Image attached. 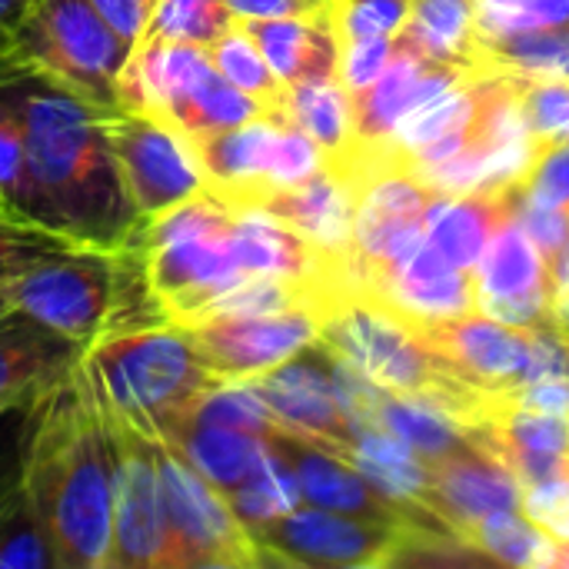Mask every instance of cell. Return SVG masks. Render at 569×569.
Instances as JSON below:
<instances>
[{"instance_id":"cell-1","label":"cell","mask_w":569,"mask_h":569,"mask_svg":"<svg viewBox=\"0 0 569 569\" xmlns=\"http://www.w3.org/2000/svg\"><path fill=\"white\" fill-rule=\"evenodd\" d=\"M117 443L110 403L87 353L40 393L27 437L23 493L60 569H103L113 533Z\"/></svg>"},{"instance_id":"cell-2","label":"cell","mask_w":569,"mask_h":569,"mask_svg":"<svg viewBox=\"0 0 569 569\" xmlns=\"http://www.w3.org/2000/svg\"><path fill=\"white\" fill-rule=\"evenodd\" d=\"M7 80L27 127L33 220L90 250H123L133 243L143 220L103 133V110L33 70Z\"/></svg>"},{"instance_id":"cell-3","label":"cell","mask_w":569,"mask_h":569,"mask_svg":"<svg viewBox=\"0 0 569 569\" xmlns=\"http://www.w3.org/2000/svg\"><path fill=\"white\" fill-rule=\"evenodd\" d=\"M317 343L380 390L417 393L443 403L470 430L487 410L490 390L473 387L423 340L407 313L370 290H337L320 310Z\"/></svg>"},{"instance_id":"cell-4","label":"cell","mask_w":569,"mask_h":569,"mask_svg":"<svg viewBox=\"0 0 569 569\" xmlns=\"http://www.w3.org/2000/svg\"><path fill=\"white\" fill-rule=\"evenodd\" d=\"M3 290L10 307L60 330L83 350L117 330L167 323L137 240L123 250L73 247L23 270Z\"/></svg>"},{"instance_id":"cell-5","label":"cell","mask_w":569,"mask_h":569,"mask_svg":"<svg viewBox=\"0 0 569 569\" xmlns=\"http://www.w3.org/2000/svg\"><path fill=\"white\" fill-rule=\"evenodd\" d=\"M117 417L150 437L177 427L217 380L180 323L117 330L87 350Z\"/></svg>"},{"instance_id":"cell-6","label":"cell","mask_w":569,"mask_h":569,"mask_svg":"<svg viewBox=\"0 0 569 569\" xmlns=\"http://www.w3.org/2000/svg\"><path fill=\"white\" fill-rule=\"evenodd\" d=\"M150 290L170 323H190L247 280L233 253V210L210 190L147 220L137 233Z\"/></svg>"},{"instance_id":"cell-7","label":"cell","mask_w":569,"mask_h":569,"mask_svg":"<svg viewBox=\"0 0 569 569\" xmlns=\"http://www.w3.org/2000/svg\"><path fill=\"white\" fill-rule=\"evenodd\" d=\"M120 110H147L187 140L247 123L267 113L237 90L210 60L207 47L150 40L133 47L120 73Z\"/></svg>"},{"instance_id":"cell-8","label":"cell","mask_w":569,"mask_h":569,"mask_svg":"<svg viewBox=\"0 0 569 569\" xmlns=\"http://www.w3.org/2000/svg\"><path fill=\"white\" fill-rule=\"evenodd\" d=\"M130 50L90 0H33L17 37L13 67L17 73L33 70L113 113L120 110V73Z\"/></svg>"},{"instance_id":"cell-9","label":"cell","mask_w":569,"mask_h":569,"mask_svg":"<svg viewBox=\"0 0 569 569\" xmlns=\"http://www.w3.org/2000/svg\"><path fill=\"white\" fill-rule=\"evenodd\" d=\"M420 530L423 527L350 517L313 503L247 527L260 567L300 569L397 567Z\"/></svg>"},{"instance_id":"cell-10","label":"cell","mask_w":569,"mask_h":569,"mask_svg":"<svg viewBox=\"0 0 569 569\" xmlns=\"http://www.w3.org/2000/svg\"><path fill=\"white\" fill-rule=\"evenodd\" d=\"M157 467L173 543V569H253L257 550L230 500L157 437Z\"/></svg>"},{"instance_id":"cell-11","label":"cell","mask_w":569,"mask_h":569,"mask_svg":"<svg viewBox=\"0 0 569 569\" xmlns=\"http://www.w3.org/2000/svg\"><path fill=\"white\" fill-rule=\"evenodd\" d=\"M103 133L143 223L207 190V177L193 153V143L157 113H103Z\"/></svg>"},{"instance_id":"cell-12","label":"cell","mask_w":569,"mask_h":569,"mask_svg":"<svg viewBox=\"0 0 569 569\" xmlns=\"http://www.w3.org/2000/svg\"><path fill=\"white\" fill-rule=\"evenodd\" d=\"M110 423L117 443V483L113 533L103 569H173V543L157 467V437L117 417L113 407Z\"/></svg>"},{"instance_id":"cell-13","label":"cell","mask_w":569,"mask_h":569,"mask_svg":"<svg viewBox=\"0 0 569 569\" xmlns=\"http://www.w3.org/2000/svg\"><path fill=\"white\" fill-rule=\"evenodd\" d=\"M210 373L247 383L320 340V317L307 307L277 313H210L183 323Z\"/></svg>"},{"instance_id":"cell-14","label":"cell","mask_w":569,"mask_h":569,"mask_svg":"<svg viewBox=\"0 0 569 569\" xmlns=\"http://www.w3.org/2000/svg\"><path fill=\"white\" fill-rule=\"evenodd\" d=\"M247 383L267 403V410L297 437L323 450H333L340 457L350 450L357 437V423L350 420L343 407L337 373H333V357L320 343L307 347L293 360Z\"/></svg>"},{"instance_id":"cell-15","label":"cell","mask_w":569,"mask_h":569,"mask_svg":"<svg viewBox=\"0 0 569 569\" xmlns=\"http://www.w3.org/2000/svg\"><path fill=\"white\" fill-rule=\"evenodd\" d=\"M477 280V310L510 327H540L550 320V283L547 260L520 227L517 217H507L473 270Z\"/></svg>"},{"instance_id":"cell-16","label":"cell","mask_w":569,"mask_h":569,"mask_svg":"<svg viewBox=\"0 0 569 569\" xmlns=\"http://www.w3.org/2000/svg\"><path fill=\"white\" fill-rule=\"evenodd\" d=\"M430 513L457 540L497 513H523V480L480 443L430 463Z\"/></svg>"},{"instance_id":"cell-17","label":"cell","mask_w":569,"mask_h":569,"mask_svg":"<svg viewBox=\"0 0 569 569\" xmlns=\"http://www.w3.org/2000/svg\"><path fill=\"white\" fill-rule=\"evenodd\" d=\"M417 330L473 387L503 393L523 383L527 357H530V330L493 320L483 310H467L443 320H420Z\"/></svg>"},{"instance_id":"cell-18","label":"cell","mask_w":569,"mask_h":569,"mask_svg":"<svg viewBox=\"0 0 569 569\" xmlns=\"http://www.w3.org/2000/svg\"><path fill=\"white\" fill-rule=\"evenodd\" d=\"M230 210H263L307 240H313L320 250L343 257L350 250L353 237V217H357V187L350 177H343L337 167L323 163L313 177L290 183V187H257L247 193H237L227 200Z\"/></svg>"},{"instance_id":"cell-19","label":"cell","mask_w":569,"mask_h":569,"mask_svg":"<svg viewBox=\"0 0 569 569\" xmlns=\"http://www.w3.org/2000/svg\"><path fill=\"white\" fill-rule=\"evenodd\" d=\"M267 443H273L287 457V463L293 467L303 503L337 510V513H350V517L420 527L410 510H403L387 493H380L347 457H340L333 450H323V447L297 437L293 430H280Z\"/></svg>"},{"instance_id":"cell-20","label":"cell","mask_w":569,"mask_h":569,"mask_svg":"<svg viewBox=\"0 0 569 569\" xmlns=\"http://www.w3.org/2000/svg\"><path fill=\"white\" fill-rule=\"evenodd\" d=\"M87 350L37 317L10 307L0 317V400H20L63 380Z\"/></svg>"},{"instance_id":"cell-21","label":"cell","mask_w":569,"mask_h":569,"mask_svg":"<svg viewBox=\"0 0 569 569\" xmlns=\"http://www.w3.org/2000/svg\"><path fill=\"white\" fill-rule=\"evenodd\" d=\"M523 183L440 193L427 213V243L463 273H473L493 230L517 213Z\"/></svg>"},{"instance_id":"cell-22","label":"cell","mask_w":569,"mask_h":569,"mask_svg":"<svg viewBox=\"0 0 569 569\" xmlns=\"http://www.w3.org/2000/svg\"><path fill=\"white\" fill-rule=\"evenodd\" d=\"M343 457L380 493H387L393 503H400L403 510H410L413 520L423 530L447 533L433 520V513H430V490H433V483H430V463L417 450H410L403 440H397L383 427H357V437H353V443H350V450Z\"/></svg>"},{"instance_id":"cell-23","label":"cell","mask_w":569,"mask_h":569,"mask_svg":"<svg viewBox=\"0 0 569 569\" xmlns=\"http://www.w3.org/2000/svg\"><path fill=\"white\" fill-rule=\"evenodd\" d=\"M240 23L283 87L340 73V37L333 23L307 17H267Z\"/></svg>"},{"instance_id":"cell-24","label":"cell","mask_w":569,"mask_h":569,"mask_svg":"<svg viewBox=\"0 0 569 569\" xmlns=\"http://www.w3.org/2000/svg\"><path fill=\"white\" fill-rule=\"evenodd\" d=\"M160 440H167L223 497H230L257 470V463L267 450V440H260L253 433L217 427V423H200L193 417H183Z\"/></svg>"},{"instance_id":"cell-25","label":"cell","mask_w":569,"mask_h":569,"mask_svg":"<svg viewBox=\"0 0 569 569\" xmlns=\"http://www.w3.org/2000/svg\"><path fill=\"white\" fill-rule=\"evenodd\" d=\"M397 37L430 60L487 73L480 63L477 0H413Z\"/></svg>"},{"instance_id":"cell-26","label":"cell","mask_w":569,"mask_h":569,"mask_svg":"<svg viewBox=\"0 0 569 569\" xmlns=\"http://www.w3.org/2000/svg\"><path fill=\"white\" fill-rule=\"evenodd\" d=\"M370 420H373L370 427H383L387 433L403 440L410 450H417L427 463L473 443L470 427H463L443 403L430 397H417V393L377 390Z\"/></svg>"},{"instance_id":"cell-27","label":"cell","mask_w":569,"mask_h":569,"mask_svg":"<svg viewBox=\"0 0 569 569\" xmlns=\"http://www.w3.org/2000/svg\"><path fill=\"white\" fill-rule=\"evenodd\" d=\"M280 117L303 130L323 150V157H340L353 147L350 93L340 77H317L287 87Z\"/></svg>"},{"instance_id":"cell-28","label":"cell","mask_w":569,"mask_h":569,"mask_svg":"<svg viewBox=\"0 0 569 569\" xmlns=\"http://www.w3.org/2000/svg\"><path fill=\"white\" fill-rule=\"evenodd\" d=\"M480 63L487 73L569 77V23L507 37H480Z\"/></svg>"},{"instance_id":"cell-29","label":"cell","mask_w":569,"mask_h":569,"mask_svg":"<svg viewBox=\"0 0 569 569\" xmlns=\"http://www.w3.org/2000/svg\"><path fill=\"white\" fill-rule=\"evenodd\" d=\"M370 293L383 297L390 307H397L417 323L477 310V280L463 270H447L433 277H387L370 287Z\"/></svg>"},{"instance_id":"cell-30","label":"cell","mask_w":569,"mask_h":569,"mask_svg":"<svg viewBox=\"0 0 569 569\" xmlns=\"http://www.w3.org/2000/svg\"><path fill=\"white\" fill-rule=\"evenodd\" d=\"M227 500L243 527H257V523H267V520L283 517L293 507H300L303 493H300L297 473L287 463V457L273 443H267L257 470Z\"/></svg>"},{"instance_id":"cell-31","label":"cell","mask_w":569,"mask_h":569,"mask_svg":"<svg viewBox=\"0 0 569 569\" xmlns=\"http://www.w3.org/2000/svg\"><path fill=\"white\" fill-rule=\"evenodd\" d=\"M213 67L247 97H253L257 103L267 107V113H280L283 107V93L287 87L280 83V77L270 70L267 57L260 53V47L253 43V37L243 30V23L237 20L213 47H207Z\"/></svg>"},{"instance_id":"cell-32","label":"cell","mask_w":569,"mask_h":569,"mask_svg":"<svg viewBox=\"0 0 569 569\" xmlns=\"http://www.w3.org/2000/svg\"><path fill=\"white\" fill-rule=\"evenodd\" d=\"M233 23L237 17L223 0H157L137 47L150 40L213 47Z\"/></svg>"},{"instance_id":"cell-33","label":"cell","mask_w":569,"mask_h":569,"mask_svg":"<svg viewBox=\"0 0 569 569\" xmlns=\"http://www.w3.org/2000/svg\"><path fill=\"white\" fill-rule=\"evenodd\" d=\"M0 203L33 220L37 197L27 163V127L10 80H0Z\"/></svg>"},{"instance_id":"cell-34","label":"cell","mask_w":569,"mask_h":569,"mask_svg":"<svg viewBox=\"0 0 569 569\" xmlns=\"http://www.w3.org/2000/svg\"><path fill=\"white\" fill-rule=\"evenodd\" d=\"M0 569H60L23 483L0 503Z\"/></svg>"},{"instance_id":"cell-35","label":"cell","mask_w":569,"mask_h":569,"mask_svg":"<svg viewBox=\"0 0 569 569\" xmlns=\"http://www.w3.org/2000/svg\"><path fill=\"white\" fill-rule=\"evenodd\" d=\"M517 103L540 150L569 143V77H520Z\"/></svg>"},{"instance_id":"cell-36","label":"cell","mask_w":569,"mask_h":569,"mask_svg":"<svg viewBox=\"0 0 569 569\" xmlns=\"http://www.w3.org/2000/svg\"><path fill=\"white\" fill-rule=\"evenodd\" d=\"M187 417H193L200 423H217V427L243 430V433H253L260 440H270L280 430H287L267 410V403L253 393L250 383H217L213 390H207L200 397V403Z\"/></svg>"},{"instance_id":"cell-37","label":"cell","mask_w":569,"mask_h":569,"mask_svg":"<svg viewBox=\"0 0 569 569\" xmlns=\"http://www.w3.org/2000/svg\"><path fill=\"white\" fill-rule=\"evenodd\" d=\"M77 243H70L67 237H60L0 203V287L10 283L13 277H20L23 270L37 267L40 260L67 253Z\"/></svg>"},{"instance_id":"cell-38","label":"cell","mask_w":569,"mask_h":569,"mask_svg":"<svg viewBox=\"0 0 569 569\" xmlns=\"http://www.w3.org/2000/svg\"><path fill=\"white\" fill-rule=\"evenodd\" d=\"M480 37H507L569 23V0H477Z\"/></svg>"},{"instance_id":"cell-39","label":"cell","mask_w":569,"mask_h":569,"mask_svg":"<svg viewBox=\"0 0 569 569\" xmlns=\"http://www.w3.org/2000/svg\"><path fill=\"white\" fill-rule=\"evenodd\" d=\"M413 0H337L333 30L340 47L350 40H373V37H397L410 13Z\"/></svg>"},{"instance_id":"cell-40","label":"cell","mask_w":569,"mask_h":569,"mask_svg":"<svg viewBox=\"0 0 569 569\" xmlns=\"http://www.w3.org/2000/svg\"><path fill=\"white\" fill-rule=\"evenodd\" d=\"M60 383V380H57ZM43 393V390H40ZM40 393L13 400L0 413V503L23 483V467H27V437H30V420Z\"/></svg>"},{"instance_id":"cell-41","label":"cell","mask_w":569,"mask_h":569,"mask_svg":"<svg viewBox=\"0 0 569 569\" xmlns=\"http://www.w3.org/2000/svg\"><path fill=\"white\" fill-rule=\"evenodd\" d=\"M523 513L553 540L569 547V473L523 487Z\"/></svg>"},{"instance_id":"cell-42","label":"cell","mask_w":569,"mask_h":569,"mask_svg":"<svg viewBox=\"0 0 569 569\" xmlns=\"http://www.w3.org/2000/svg\"><path fill=\"white\" fill-rule=\"evenodd\" d=\"M513 217L530 233V240L537 243L543 260L557 257L569 243V210H560V207H550V203H540V200L527 197L523 187H520V200H517Z\"/></svg>"},{"instance_id":"cell-43","label":"cell","mask_w":569,"mask_h":569,"mask_svg":"<svg viewBox=\"0 0 569 569\" xmlns=\"http://www.w3.org/2000/svg\"><path fill=\"white\" fill-rule=\"evenodd\" d=\"M523 193L540 203L569 210V143L537 153L530 173L523 177Z\"/></svg>"},{"instance_id":"cell-44","label":"cell","mask_w":569,"mask_h":569,"mask_svg":"<svg viewBox=\"0 0 569 569\" xmlns=\"http://www.w3.org/2000/svg\"><path fill=\"white\" fill-rule=\"evenodd\" d=\"M390 57H393V37L350 40L340 47V73L337 77L347 87V93H357L383 73Z\"/></svg>"},{"instance_id":"cell-45","label":"cell","mask_w":569,"mask_h":569,"mask_svg":"<svg viewBox=\"0 0 569 569\" xmlns=\"http://www.w3.org/2000/svg\"><path fill=\"white\" fill-rule=\"evenodd\" d=\"M237 20H267V17H307L327 20L337 17V0H223Z\"/></svg>"},{"instance_id":"cell-46","label":"cell","mask_w":569,"mask_h":569,"mask_svg":"<svg viewBox=\"0 0 569 569\" xmlns=\"http://www.w3.org/2000/svg\"><path fill=\"white\" fill-rule=\"evenodd\" d=\"M90 3L130 47H137V40L143 37V27L157 7V0H90Z\"/></svg>"},{"instance_id":"cell-47","label":"cell","mask_w":569,"mask_h":569,"mask_svg":"<svg viewBox=\"0 0 569 569\" xmlns=\"http://www.w3.org/2000/svg\"><path fill=\"white\" fill-rule=\"evenodd\" d=\"M33 0H0V80L13 77V50H17V37L20 27L30 13Z\"/></svg>"},{"instance_id":"cell-48","label":"cell","mask_w":569,"mask_h":569,"mask_svg":"<svg viewBox=\"0 0 569 569\" xmlns=\"http://www.w3.org/2000/svg\"><path fill=\"white\" fill-rule=\"evenodd\" d=\"M547 283H550V323L569 337V243L547 260Z\"/></svg>"},{"instance_id":"cell-49","label":"cell","mask_w":569,"mask_h":569,"mask_svg":"<svg viewBox=\"0 0 569 569\" xmlns=\"http://www.w3.org/2000/svg\"><path fill=\"white\" fill-rule=\"evenodd\" d=\"M7 310H10V297H7V290L0 287V317H3Z\"/></svg>"},{"instance_id":"cell-50","label":"cell","mask_w":569,"mask_h":569,"mask_svg":"<svg viewBox=\"0 0 569 569\" xmlns=\"http://www.w3.org/2000/svg\"><path fill=\"white\" fill-rule=\"evenodd\" d=\"M10 403H13V400H0V413H3V410H7Z\"/></svg>"}]
</instances>
